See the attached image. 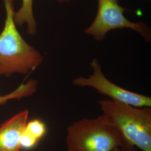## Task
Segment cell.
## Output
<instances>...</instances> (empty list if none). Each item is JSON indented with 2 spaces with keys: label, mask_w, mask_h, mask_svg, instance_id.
I'll return each mask as SVG.
<instances>
[{
  "label": "cell",
  "mask_w": 151,
  "mask_h": 151,
  "mask_svg": "<svg viewBox=\"0 0 151 151\" xmlns=\"http://www.w3.org/2000/svg\"><path fill=\"white\" fill-rule=\"evenodd\" d=\"M66 145L68 151H137L103 115L70 124L67 128Z\"/></svg>",
  "instance_id": "6da1fadb"
},
{
  "label": "cell",
  "mask_w": 151,
  "mask_h": 151,
  "mask_svg": "<svg viewBox=\"0 0 151 151\" xmlns=\"http://www.w3.org/2000/svg\"><path fill=\"white\" fill-rule=\"evenodd\" d=\"M6 17L0 33V76L27 74L36 69L43 58L23 39L14 20V0H4Z\"/></svg>",
  "instance_id": "7a4b0ae2"
},
{
  "label": "cell",
  "mask_w": 151,
  "mask_h": 151,
  "mask_svg": "<svg viewBox=\"0 0 151 151\" xmlns=\"http://www.w3.org/2000/svg\"><path fill=\"white\" fill-rule=\"evenodd\" d=\"M108 120L127 140L142 151H151V108H138L110 100L99 101Z\"/></svg>",
  "instance_id": "3957f363"
},
{
  "label": "cell",
  "mask_w": 151,
  "mask_h": 151,
  "mask_svg": "<svg viewBox=\"0 0 151 151\" xmlns=\"http://www.w3.org/2000/svg\"><path fill=\"white\" fill-rule=\"evenodd\" d=\"M97 15L93 22L84 30L97 41L104 40L109 32L118 29L128 28L142 37L146 43L151 40V28L143 22H132L124 15L125 9L119 5L118 0H98Z\"/></svg>",
  "instance_id": "277c9868"
},
{
  "label": "cell",
  "mask_w": 151,
  "mask_h": 151,
  "mask_svg": "<svg viewBox=\"0 0 151 151\" xmlns=\"http://www.w3.org/2000/svg\"><path fill=\"white\" fill-rule=\"evenodd\" d=\"M93 74L88 77L80 76L74 79L72 84L80 87H90L111 100L138 107H151V97L130 91L109 81L103 74L101 66L96 58L90 63Z\"/></svg>",
  "instance_id": "5b68a950"
},
{
  "label": "cell",
  "mask_w": 151,
  "mask_h": 151,
  "mask_svg": "<svg viewBox=\"0 0 151 151\" xmlns=\"http://www.w3.org/2000/svg\"><path fill=\"white\" fill-rule=\"evenodd\" d=\"M28 116L27 110L22 111L0 126V151H20L21 137Z\"/></svg>",
  "instance_id": "8992f818"
},
{
  "label": "cell",
  "mask_w": 151,
  "mask_h": 151,
  "mask_svg": "<svg viewBox=\"0 0 151 151\" xmlns=\"http://www.w3.org/2000/svg\"><path fill=\"white\" fill-rule=\"evenodd\" d=\"M46 133V125L42 120L34 119L27 122L22 133V145L27 148H34Z\"/></svg>",
  "instance_id": "52a82bcc"
},
{
  "label": "cell",
  "mask_w": 151,
  "mask_h": 151,
  "mask_svg": "<svg viewBox=\"0 0 151 151\" xmlns=\"http://www.w3.org/2000/svg\"><path fill=\"white\" fill-rule=\"evenodd\" d=\"M32 3L33 0H22V7L17 12H15L14 20L18 27L27 24V33L30 35H35L37 32V24L34 17Z\"/></svg>",
  "instance_id": "ba28073f"
},
{
  "label": "cell",
  "mask_w": 151,
  "mask_h": 151,
  "mask_svg": "<svg viewBox=\"0 0 151 151\" xmlns=\"http://www.w3.org/2000/svg\"><path fill=\"white\" fill-rule=\"evenodd\" d=\"M38 84L37 81L30 79L27 83L21 84L14 91L5 95L0 94V105L5 104L10 100H20L22 98L32 96L37 91Z\"/></svg>",
  "instance_id": "9c48e42d"
},
{
  "label": "cell",
  "mask_w": 151,
  "mask_h": 151,
  "mask_svg": "<svg viewBox=\"0 0 151 151\" xmlns=\"http://www.w3.org/2000/svg\"><path fill=\"white\" fill-rule=\"evenodd\" d=\"M60 3H63V2H70L71 0H57Z\"/></svg>",
  "instance_id": "30bf717a"
}]
</instances>
